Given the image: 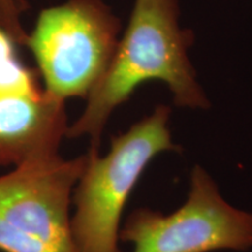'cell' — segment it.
Listing matches in <instances>:
<instances>
[{
  "instance_id": "obj_2",
  "label": "cell",
  "mask_w": 252,
  "mask_h": 252,
  "mask_svg": "<svg viewBox=\"0 0 252 252\" xmlns=\"http://www.w3.org/2000/svg\"><path fill=\"white\" fill-rule=\"evenodd\" d=\"M171 113L169 106L160 104L112 137L105 156H99L98 149L88 151L72 194L71 229L80 252H122L123 214L138 181L159 154L180 151L169 130Z\"/></svg>"
},
{
  "instance_id": "obj_6",
  "label": "cell",
  "mask_w": 252,
  "mask_h": 252,
  "mask_svg": "<svg viewBox=\"0 0 252 252\" xmlns=\"http://www.w3.org/2000/svg\"><path fill=\"white\" fill-rule=\"evenodd\" d=\"M64 100L41 89L0 91V166L59 154L68 130Z\"/></svg>"
},
{
  "instance_id": "obj_8",
  "label": "cell",
  "mask_w": 252,
  "mask_h": 252,
  "mask_svg": "<svg viewBox=\"0 0 252 252\" xmlns=\"http://www.w3.org/2000/svg\"><path fill=\"white\" fill-rule=\"evenodd\" d=\"M26 9L24 0H0V28L17 45L25 46L28 34L20 23L21 13Z\"/></svg>"
},
{
  "instance_id": "obj_1",
  "label": "cell",
  "mask_w": 252,
  "mask_h": 252,
  "mask_svg": "<svg viewBox=\"0 0 252 252\" xmlns=\"http://www.w3.org/2000/svg\"><path fill=\"white\" fill-rule=\"evenodd\" d=\"M179 17V0H135L108 69L87 97L86 109L69 126L65 138L87 135L91 147L98 149L113 111L127 102L138 87L153 80L167 84L176 106L209 108L188 56L194 34L180 26Z\"/></svg>"
},
{
  "instance_id": "obj_3",
  "label": "cell",
  "mask_w": 252,
  "mask_h": 252,
  "mask_svg": "<svg viewBox=\"0 0 252 252\" xmlns=\"http://www.w3.org/2000/svg\"><path fill=\"white\" fill-rule=\"evenodd\" d=\"M122 23L103 0H68L40 12L26 46L45 90L56 98H87L108 69Z\"/></svg>"
},
{
  "instance_id": "obj_4",
  "label": "cell",
  "mask_w": 252,
  "mask_h": 252,
  "mask_svg": "<svg viewBox=\"0 0 252 252\" xmlns=\"http://www.w3.org/2000/svg\"><path fill=\"white\" fill-rule=\"evenodd\" d=\"M87 153L25 162L0 176V251L80 252L70 206Z\"/></svg>"
},
{
  "instance_id": "obj_5",
  "label": "cell",
  "mask_w": 252,
  "mask_h": 252,
  "mask_svg": "<svg viewBox=\"0 0 252 252\" xmlns=\"http://www.w3.org/2000/svg\"><path fill=\"white\" fill-rule=\"evenodd\" d=\"M119 239L132 252H247L252 250V212L228 202L210 173L196 165L178 209L138 208L123 222Z\"/></svg>"
},
{
  "instance_id": "obj_7",
  "label": "cell",
  "mask_w": 252,
  "mask_h": 252,
  "mask_svg": "<svg viewBox=\"0 0 252 252\" xmlns=\"http://www.w3.org/2000/svg\"><path fill=\"white\" fill-rule=\"evenodd\" d=\"M15 42L0 28V91L34 93L41 90L36 75L17 56Z\"/></svg>"
}]
</instances>
